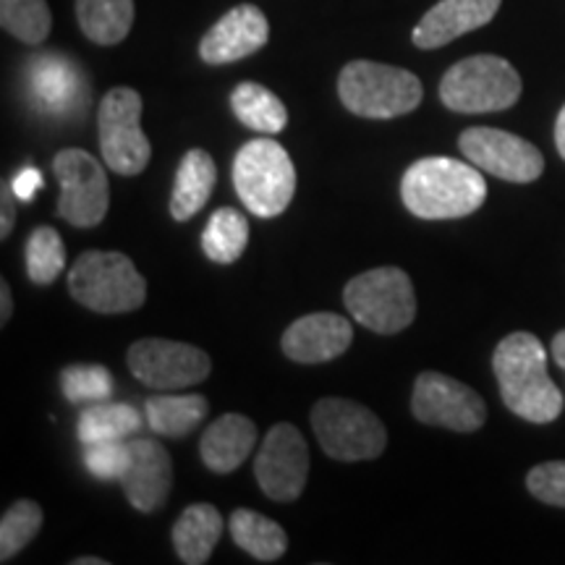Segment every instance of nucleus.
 I'll list each match as a JSON object with an SVG mask.
<instances>
[{
    "instance_id": "423d86ee",
    "label": "nucleus",
    "mask_w": 565,
    "mask_h": 565,
    "mask_svg": "<svg viewBox=\"0 0 565 565\" xmlns=\"http://www.w3.org/2000/svg\"><path fill=\"white\" fill-rule=\"evenodd\" d=\"M521 76L500 55H471L445 71L440 100L448 110L477 116L513 108L521 97Z\"/></svg>"
},
{
    "instance_id": "5701e85b",
    "label": "nucleus",
    "mask_w": 565,
    "mask_h": 565,
    "mask_svg": "<svg viewBox=\"0 0 565 565\" xmlns=\"http://www.w3.org/2000/svg\"><path fill=\"white\" fill-rule=\"evenodd\" d=\"M233 116L246 129L259 134H280L288 126V110L278 95L257 82H242L231 95Z\"/></svg>"
},
{
    "instance_id": "20e7f679",
    "label": "nucleus",
    "mask_w": 565,
    "mask_h": 565,
    "mask_svg": "<svg viewBox=\"0 0 565 565\" xmlns=\"http://www.w3.org/2000/svg\"><path fill=\"white\" fill-rule=\"evenodd\" d=\"M68 294L97 315H126L147 299V280L121 252H84L68 270Z\"/></svg>"
},
{
    "instance_id": "72a5a7b5",
    "label": "nucleus",
    "mask_w": 565,
    "mask_h": 565,
    "mask_svg": "<svg viewBox=\"0 0 565 565\" xmlns=\"http://www.w3.org/2000/svg\"><path fill=\"white\" fill-rule=\"evenodd\" d=\"M526 487L540 503L565 508V461L534 466L526 475Z\"/></svg>"
},
{
    "instance_id": "6e6552de",
    "label": "nucleus",
    "mask_w": 565,
    "mask_h": 565,
    "mask_svg": "<svg viewBox=\"0 0 565 565\" xmlns=\"http://www.w3.org/2000/svg\"><path fill=\"white\" fill-rule=\"evenodd\" d=\"M312 429L322 450L335 461H372L387 445L385 424L362 404L322 398L312 408Z\"/></svg>"
},
{
    "instance_id": "e433bc0d",
    "label": "nucleus",
    "mask_w": 565,
    "mask_h": 565,
    "mask_svg": "<svg viewBox=\"0 0 565 565\" xmlns=\"http://www.w3.org/2000/svg\"><path fill=\"white\" fill-rule=\"evenodd\" d=\"M13 312V301H11V288L9 282L0 280V322H9Z\"/></svg>"
},
{
    "instance_id": "f704fd0d",
    "label": "nucleus",
    "mask_w": 565,
    "mask_h": 565,
    "mask_svg": "<svg viewBox=\"0 0 565 565\" xmlns=\"http://www.w3.org/2000/svg\"><path fill=\"white\" fill-rule=\"evenodd\" d=\"M17 192H13V181L0 183V238H9L17 223Z\"/></svg>"
},
{
    "instance_id": "b1692460",
    "label": "nucleus",
    "mask_w": 565,
    "mask_h": 565,
    "mask_svg": "<svg viewBox=\"0 0 565 565\" xmlns=\"http://www.w3.org/2000/svg\"><path fill=\"white\" fill-rule=\"evenodd\" d=\"M231 536L244 553L263 563H275L282 557L288 547V536L280 524H275L267 515L249 511V508H238L231 515Z\"/></svg>"
},
{
    "instance_id": "58836bf2",
    "label": "nucleus",
    "mask_w": 565,
    "mask_h": 565,
    "mask_svg": "<svg viewBox=\"0 0 565 565\" xmlns=\"http://www.w3.org/2000/svg\"><path fill=\"white\" fill-rule=\"evenodd\" d=\"M553 356L561 370H565V330L553 338Z\"/></svg>"
},
{
    "instance_id": "ddd939ff",
    "label": "nucleus",
    "mask_w": 565,
    "mask_h": 565,
    "mask_svg": "<svg viewBox=\"0 0 565 565\" xmlns=\"http://www.w3.org/2000/svg\"><path fill=\"white\" fill-rule=\"evenodd\" d=\"M458 150L479 171L511 183H532L545 173V158L532 141L503 129H490V126L466 129L458 137Z\"/></svg>"
},
{
    "instance_id": "a878e982",
    "label": "nucleus",
    "mask_w": 565,
    "mask_h": 565,
    "mask_svg": "<svg viewBox=\"0 0 565 565\" xmlns=\"http://www.w3.org/2000/svg\"><path fill=\"white\" fill-rule=\"evenodd\" d=\"M246 244H249V223L242 212L233 207L212 212L207 228L202 233V252L207 254L210 263L233 265L242 259Z\"/></svg>"
},
{
    "instance_id": "393cba45",
    "label": "nucleus",
    "mask_w": 565,
    "mask_h": 565,
    "mask_svg": "<svg viewBox=\"0 0 565 565\" xmlns=\"http://www.w3.org/2000/svg\"><path fill=\"white\" fill-rule=\"evenodd\" d=\"M210 412L204 395H154L147 401V422L162 437H186Z\"/></svg>"
},
{
    "instance_id": "7c9ffc66",
    "label": "nucleus",
    "mask_w": 565,
    "mask_h": 565,
    "mask_svg": "<svg viewBox=\"0 0 565 565\" xmlns=\"http://www.w3.org/2000/svg\"><path fill=\"white\" fill-rule=\"evenodd\" d=\"M61 387L71 404H95L110 398L113 377L103 364H71L61 372Z\"/></svg>"
},
{
    "instance_id": "f03ea898",
    "label": "nucleus",
    "mask_w": 565,
    "mask_h": 565,
    "mask_svg": "<svg viewBox=\"0 0 565 565\" xmlns=\"http://www.w3.org/2000/svg\"><path fill=\"white\" fill-rule=\"evenodd\" d=\"M406 210L422 221H456L477 212L487 200V181L475 162L422 158L401 181Z\"/></svg>"
},
{
    "instance_id": "2eb2a0df",
    "label": "nucleus",
    "mask_w": 565,
    "mask_h": 565,
    "mask_svg": "<svg viewBox=\"0 0 565 565\" xmlns=\"http://www.w3.org/2000/svg\"><path fill=\"white\" fill-rule=\"evenodd\" d=\"M270 40V24L257 6L242 3L210 26L200 42V58L210 66H225L259 53Z\"/></svg>"
},
{
    "instance_id": "aec40b11",
    "label": "nucleus",
    "mask_w": 565,
    "mask_h": 565,
    "mask_svg": "<svg viewBox=\"0 0 565 565\" xmlns=\"http://www.w3.org/2000/svg\"><path fill=\"white\" fill-rule=\"evenodd\" d=\"M217 181L215 160L204 150H189L183 154L179 171H175L171 215L173 221L186 223L207 204Z\"/></svg>"
},
{
    "instance_id": "412c9836",
    "label": "nucleus",
    "mask_w": 565,
    "mask_h": 565,
    "mask_svg": "<svg viewBox=\"0 0 565 565\" xmlns=\"http://www.w3.org/2000/svg\"><path fill=\"white\" fill-rule=\"evenodd\" d=\"M223 519L215 505L194 503L179 515L173 526V547L181 563L204 565L221 542Z\"/></svg>"
},
{
    "instance_id": "f8f14e48",
    "label": "nucleus",
    "mask_w": 565,
    "mask_h": 565,
    "mask_svg": "<svg viewBox=\"0 0 565 565\" xmlns=\"http://www.w3.org/2000/svg\"><path fill=\"white\" fill-rule=\"evenodd\" d=\"M412 412L422 424L454 433H477L487 422L482 395L440 372H422L416 377Z\"/></svg>"
},
{
    "instance_id": "473e14b6",
    "label": "nucleus",
    "mask_w": 565,
    "mask_h": 565,
    "mask_svg": "<svg viewBox=\"0 0 565 565\" xmlns=\"http://www.w3.org/2000/svg\"><path fill=\"white\" fill-rule=\"evenodd\" d=\"M129 463V443L124 440H105L84 445V466L92 477L97 479H121Z\"/></svg>"
},
{
    "instance_id": "dca6fc26",
    "label": "nucleus",
    "mask_w": 565,
    "mask_h": 565,
    "mask_svg": "<svg viewBox=\"0 0 565 565\" xmlns=\"http://www.w3.org/2000/svg\"><path fill=\"white\" fill-rule=\"evenodd\" d=\"M131 508L139 513H152L166 505L173 487V463L160 443L147 437L129 440V463L118 479Z\"/></svg>"
},
{
    "instance_id": "ea45409f",
    "label": "nucleus",
    "mask_w": 565,
    "mask_h": 565,
    "mask_svg": "<svg viewBox=\"0 0 565 565\" xmlns=\"http://www.w3.org/2000/svg\"><path fill=\"white\" fill-rule=\"evenodd\" d=\"M76 565H108V561H103V557H79V561H74Z\"/></svg>"
},
{
    "instance_id": "39448f33",
    "label": "nucleus",
    "mask_w": 565,
    "mask_h": 565,
    "mask_svg": "<svg viewBox=\"0 0 565 565\" xmlns=\"http://www.w3.org/2000/svg\"><path fill=\"white\" fill-rule=\"evenodd\" d=\"M233 186L257 217H278L296 194V168L275 139H252L233 160Z\"/></svg>"
},
{
    "instance_id": "c756f323",
    "label": "nucleus",
    "mask_w": 565,
    "mask_h": 565,
    "mask_svg": "<svg viewBox=\"0 0 565 565\" xmlns=\"http://www.w3.org/2000/svg\"><path fill=\"white\" fill-rule=\"evenodd\" d=\"M42 508L34 500H17L0 519V561L9 563L38 536Z\"/></svg>"
},
{
    "instance_id": "9d476101",
    "label": "nucleus",
    "mask_w": 565,
    "mask_h": 565,
    "mask_svg": "<svg viewBox=\"0 0 565 565\" xmlns=\"http://www.w3.org/2000/svg\"><path fill=\"white\" fill-rule=\"evenodd\" d=\"M61 181L58 215L74 228H95L110 207V183L105 168L84 150H61L53 158Z\"/></svg>"
},
{
    "instance_id": "4be33fe9",
    "label": "nucleus",
    "mask_w": 565,
    "mask_h": 565,
    "mask_svg": "<svg viewBox=\"0 0 565 565\" xmlns=\"http://www.w3.org/2000/svg\"><path fill=\"white\" fill-rule=\"evenodd\" d=\"M76 19L95 45H118L131 32L134 0H76Z\"/></svg>"
},
{
    "instance_id": "1a4fd4ad",
    "label": "nucleus",
    "mask_w": 565,
    "mask_h": 565,
    "mask_svg": "<svg viewBox=\"0 0 565 565\" xmlns=\"http://www.w3.org/2000/svg\"><path fill=\"white\" fill-rule=\"evenodd\" d=\"M100 150L105 166L118 175H139L150 166L152 145L141 131V95L131 87H116L97 110Z\"/></svg>"
},
{
    "instance_id": "2f4dec72",
    "label": "nucleus",
    "mask_w": 565,
    "mask_h": 565,
    "mask_svg": "<svg viewBox=\"0 0 565 565\" xmlns=\"http://www.w3.org/2000/svg\"><path fill=\"white\" fill-rule=\"evenodd\" d=\"M34 95L47 108H66L76 92V74L68 63L58 58H42L34 63Z\"/></svg>"
},
{
    "instance_id": "cd10ccee",
    "label": "nucleus",
    "mask_w": 565,
    "mask_h": 565,
    "mask_svg": "<svg viewBox=\"0 0 565 565\" xmlns=\"http://www.w3.org/2000/svg\"><path fill=\"white\" fill-rule=\"evenodd\" d=\"M0 24L24 45H42L51 34L53 17L45 0H0Z\"/></svg>"
},
{
    "instance_id": "6ab92c4d",
    "label": "nucleus",
    "mask_w": 565,
    "mask_h": 565,
    "mask_svg": "<svg viewBox=\"0 0 565 565\" xmlns=\"http://www.w3.org/2000/svg\"><path fill=\"white\" fill-rule=\"evenodd\" d=\"M257 445V424L244 414H223L204 429L200 443L202 463L215 475H231Z\"/></svg>"
},
{
    "instance_id": "7ed1b4c3",
    "label": "nucleus",
    "mask_w": 565,
    "mask_h": 565,
    "mask_svg": "<svg viewBox=\"0 0 565 565\" xmlns=\"http://www.w3.org/2000/svg\"><path fill=\"white\" fill-rule=\"evenodd\" d=\"M338 95L353 116L387 121L419 108L424 87L419 76L406 68L374 61H351L338 76Z\"/></svg>"
},
{
    "instance_id": "4c0bfd02",
    "label": "nucleus",
    "mask_w": 565,
    "mask_h": 565,
    "mask_svg": "<svg viewBox=\"0 0 565 565\" xmlns=\"http://www.w3.org/2000/svg\"><path fill=\"white\" fill-rule=\"evenodd\" d=\"M555 147L561 152V158L565 160V105L557 113V121H555Z\"/></svg>"
},
{
    "instance_id": "f3484780",
    "label": "nucleus",
    "mask_w": 565,
    "mask_h": 565,
    "mask_svg": "<svg viewBox=\"0 0 565 565\" xmlns=\"http://www.w3.org/2000/svg\"><path fill=\"white\" fill-rule=\"evenodd\" d=\"M353 328L349 320L333 312H315L299 317L282 333V353L296 364H324L333 362L349 351Z\"/></svg>"
},
{
    "instance_id": "a211bd4d",
    "label": "nucleus",
    "mask_w": 565,
    "mask_h": 565,
    "mask_svg": "<svg viewBox=\"0 0 565 565\" xmlns=\"http://www.w3.org/2000/svg\"><path fill=\"white\" fill-rule=\"evenodd\" d=\"M500 3L503 0H440L414 26V45L419 51H437L463 34L482 30L500 11Z\"/></svg>"
},
{
    "instance_id": "4468645a",
    "label": "nucleus",
    "mask_w": 565,
    "mask_h": 565,
    "mask_svg": "<svg viewBox=\"0 0 565 565\" xmlns=\"http://www.w3.org/2000/svg\"><path fill=\"white\" fill-rule=\"evenodd\" d=\"M309 475V448L294 424H275L263 440L254 477L275 503H291L303 492Z\"/></svg>"
},
{
    "instance_id": "0eeeda50",
    "label": "nucleus",
    "mask_w": 565,
    "mask_h": 565,
    "mask_svg": "<svg viewBox=\"0 0 565 565\" xmlns=\"http://www.w3.org/2000/svg\"><path fill=\"white\" fill-rule=\"evenodd\" d=\"M345 309L353 320L380 335L406 330L416 317L414 282L401 267H374L345 282Z\"/></svg>"
},
{
    "instance_id": "c85d7f7f",
    "label": "nucleus",
    "mask_w": 565,
    "mask_h": 565,
    "mask_svg": "<svg viewBox=\"0 0 565 565\" xmlns=\"http://www.w3.org/2000/svg\"><path fill=\"white\" fill-rule=\"evenodd\" d=\"M66 267V246L61 233L51 225H40L26 238V275L38 286H51Z\"/></svg>"
},
{
    "instance_id": "c9c22d12",
    "label": "nucleus",
    "mask_w": 565,
    "mask_h": 565,
    "mask_svg": "<svg viewBox=\"0 0 565 565\" xmlns=\"http://www.w3.org/2000/svg\"><path fill=\"white\" fill-rule=\"evenodd\" d=\"M42 186V175L34 168H26V171L19 173V179H13V192H17L19 200L32 202V196Z\"/></svg>"
},
{
    "instance_id": "bb28decb",
    "label": "nucleus",
    "mask_w": 565,
    "mask_h": 565,
    "mask_svg": "<svg viewBox=\"0 0 565 565\" xmlns=\"http://www.w3.org/2000/svg\"><path fill=\"white\" fill-rule=\"evenodd\" d=\"M141 427V416L137 408L126 404H105V401H95L79 414V440L84 445L89 443H105V440H126V437L137 435Z\"/></svg>"
},
{
    "instance_id": "9b49d317",
    "label": "nucleus",
    "mask_w": 565,
    "mask_h": 565,
    "mask_svg": "<svg viewBox=\"0 0 565 565\" xmlns=\"http://www.w3.org/2000/svg\"><path fill=\"white\" fill-rule=\"evenodd\" d=\"M129 370L141 385L154 391H179L204 383L212 362L207 353L192 343L141 338L129 349Z\"/></svg>"
},
{
    "instance_id": "f257e3e1",
    "label": "nucleus",
    "mask_w": 565,
    "mask_h": 565,
    "mask_svg": "<svg viewBox=\"0 0 565 565\" xmlns=\"http://www.w3.org/2000/svg\"><path fill=\"white\" fill-rule=\"evenodd\" d=\"M492 370L508 412L532 424L563 414V393L547 374V351L532 333H511L492 353Z\"/></svg>"
}]
</instances>
